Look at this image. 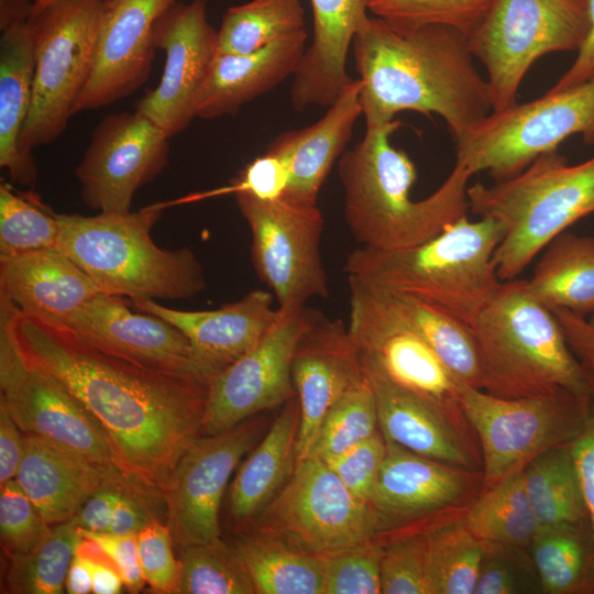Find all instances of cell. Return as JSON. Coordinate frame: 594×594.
<instances>
[{
	"mask_svg": "<svg viewBox=\"0 0 594 594\" xmlns=\"http://www.w3.org/2000/svg\"><path fill=\"white\" fill-rule=\"evenodd\" d=\"M447 514L427 522L431 594H474L484 546L463 519Z\"/></svg>",
	"mask_w": 594,
	"mask_h": 594,
	"instance_id": "obj_37",
	"label": "cell"
},
{
	"mask_svg": "<svg viewBox=\"0 0 594 594\" xmlns=\"http://www.w3.org/2000/svg\"><path fill=\"white\" fill-rule=\"evenodd\" d=\"M65 590L68 594H87L92 592V572L89 560L77 550L67 572Z\"/></svg>",
	"mask_w": 594,
	"mask_h": 594,
	"instance_id": "obj_59",
	"label": "cell"
},
{
	"mask_svg": "<svg viewBox=\"0 0 594 594\" xmlns=\"http://www.w3.org/2000/svg\"><path fill=\"white\" fill-rule=\"evenodd\" d=\"M57 213L33 191L0 185V256L57 248Z\"/></svg>",
	"mask_w": 594,
	"mask_h": 594,
	"instance_id": "obj_42",
	"label": "cell"
},
{
	"mask_svg": "<svg viewBox=\"0 0 594 594\" xmlns=\"http://www.w3.org/2000/svg\"><path fill=\"white\" fill-rule=\"evenodd\" d=\"M231 543L255 594H322L323 557L256 529L239 532Z\"/></svg>",
	"mask_w": 594,
	"mask_h": 594,
	"instance_id": "obj_34",
	"label": "cell"
},
{
	"mask_svg": "<svg viewBox=\"0 0 594 594\" xmlns=\"http://www.w3.org/2000/svg\"><path fill=\"white\" fill-rule=\"evenodd\" d=\"M587 323L594 330V311H593V316H592L590 322H587Z\"/></svg>",
	"mask_w": 594,
	"mask_h": 594,
	"instance_id": "obj_61",
	"label": "cell"
},
{
	"mask_svg": "<svg viewBox=\"0 0 594 594\" xmlns=\"http://www.w3.org/2000/svg\"><path fill=\"white\" fill-rule=\"evenodd\" d=\"M100 293L57 248L0 256V299L23 314L58 320Z\"/></svg>",
	"mask_w": 594,
	"mask_h": 594,
	"instance_id": "obj_28",
	"label": "cell"
},
{
	"mask_svg": "<svg viewBox=\"0 0 594 594\" xmlns=\"http://www.w3.org/2000/svg\"><path fill=\"white\" fill-rule=\"evenodd\" d=\"M378 430L375 397L365 376L328 411L308 457L326 462L371 438Z\"/></svg>",
	"mask_w": 594,
	"mask_h": 594,
	"instance_id": "obj_43",
	"label": "cell"
},
{
	"mask_svg": "<svg viewBox=\"0 0 594 594\" xmlns=\"http://www.w3.org/2000/svg\"><path fill=\"white\" fill-rule=\"evenodd\" d=\"M463 519L482 542L529 548L541 525L530 505L522 473L517 472L482 493Z\"/></svg>",
	"mask_w": 594,
	"mask_h": 594,
	"instance_id": "obj_38",
	"label": "cell"
},
{
	"mask_svg": "<svg viewBox=\"0 0 594 594\" xmlns=\"http://www.w3.org/2000/svg\"><path fill=\"white\" fill-rule=\"evenodd\" d=\"M54 1H56V0H32L31 12H36V11L47 7L48 4H51Z\"/></svg>",
	"mask_w": 594,
	"mask_h": 594,
	"instance_id": "obj_60",
	"label": "cell"
},
{
	"mask_svg": "<svg viewBox=\"0 0 594 594\" xmlns=\"http://www.w3.org/2000/svg\"><path fill=\"white\" fill-rule=\"evenodd\" d=\"M146 490L152 488L134 481L125 485L116 504L109 532L116 535L138 534L148 522L157 519L148 509L146 499L143 497Z\"/></svg>",
	"mask_w": 594,
	"mask_h": 594,
	"instance_id": "obj_56",
	"label": "cell"
},
{
	"mask_svg": "<svg viewBox=\"0 0 594 594\" xmlns=\"http://www.w3.org/2000/svg\"><path fill=\"white\" fill-rule=\"evenodd\" d=\"M352 51L366 128L391 123L402 111L436 113L455 143L492 112L487 80L457 29L430 25L400 34L367 15Z\"/></svg>",
	"mask_w": 594,
	"mask_h": 594,
	"instance_id": "obj_2",
	"label": "cell"
},
{
	"mask_svg": "<svg viewBox=\"0 0 594 594\" xmlns=\"http://www.w3.org/2000/svg\"><path fill=\"white\" fill-rule=\"evenodd\" d=\"M81 536L96 541L120 572L130 593H139L146 584L139 554L136 534L116 535L79 529Z\"/></svg>",
	"mask_w": 594,
	"mask_h": 594,
	"instance_id": "obj_53",
	"label": "cell"
},
{
	"mask_svg": "<svg viewBox=\"0 0 594 594\" xmlns=\"http://www.w3.org/2000/svg\"><path fill=\"white\" fill-rule=\"evenodd\" d=\"M145 314L164 319L189 340L199 360L217 376L251 351L278 317L268 292L255 289L215 310L169 308L153 299H130Z\"/></svg>",
	"mask_w": 594,
	"mask_h": 594,
	"instance_id": "obj_25",
	"label": "cell"
},
{
	"mask_svg": "<svg viewBox=\"0 0 594 594\" xmlns=\"http://www.w3.org/2000/svg\"><path fill=\"white\" fill-rule=\"evenodd\" d=\"M314 35L294 74L290 89L296 111L329 107L352 78L346 57L355 33L367 16L366 0H310Z\"/></svg>",
	"mask_w": 594,
	"mask_h": 594,
	"instance_id": "obj_29",
	"label": "cell"
},
{
	"mask_svg": "<svg viewBox=\"0 0 594 594\" xmlns=\"http://www.w3.org/2000/svg\"><path fill=\"white\" fill-rule=\"evenodd\" d=\"M383 543L382 594H431L428 569L427 522L377 535Z\"/></svg>",
	"mask_w": 594,
	"mask_h": 594,
	"instance_id": "obj_45",
	"label": "cell"
},
{
	"mask_svg": "<svg viewBox=\"0 0 594 594\" xmlns=\"http://www.w3.org/2000/svg\"><path fill=\"white\" fill-rule=\"evenodd\" d=\"M253 416L212 435H201L177 462L162 492L167 524L180 549L220 537L219 514L229 480L265 433Z\"/></svg>",
	"mask_w": 594,
	"mask_h": 594,
	"instance_id": "obj_15",
	"label": "cell"
},
{
	"mask_svg": "<svg viewBox=\"0 0 594 594\" xmlns=\"http://www.w3.org/2000/svg\"><path fill=\"white\" fill-rule=\"evenodd\" d=\"M288 184V173L284 163L275 155L265 152L249 163L230 185L188 197L186 201L198 200L222 194L245 193L263 200L280 198Z\"/></svg>",
	"mask_w": 594,
	"mask_h": 594,
	"instance_id": "obj_52",
	"label": "cell"
},
{
	"mask_svg": "<svg viewBox=\"0 0 594 594\" xmlns=\"http://www.w3.org/2000/svg\"><path fill=\"white\" fill-rule=\"evenodd\" d=\"M142 572L151 591L176 594L179 562L173 552V536L168 524L154 519L136 534Z\"/></svg>",
	"mask_w": 594,
	"mask_h": 594,
	"instance_id": "obj_50",
	"label": "cell"
},
{
	"mask_svg": "<svg viewBox=\"0 0 594 594\" xmlns=\"http://www.w3.org/2000/svg\"><path fill=\"white\" fill-rule=\"evenodd\" d=\"M575 526H541L528 548L542 593L565 594L581 587L586 557Z\"/></svg>",
	"mask_w": 594,
	"mask_h": 594,
	"instance_id": "obj_46",
	"label": "cell"
},
{
	"mask_svg": "<svg viewBox=\"0 0 594 594\" xmlns=\"http://www.w3.org/2000/svg\"><path fill=\"white\" fill-rule=\"evenodd\" d=\"M25 450V433L0 400V485L15 479Z\"/></svg>",
	"mask_w": 594,
	"mask_h": 594,
	"instance_id": "obj_57",
	"label": "cell"
},
{
	"mask_svg": "<svg viewBox=\"0 0 594 594\" xmlns=\"http://www.w3.org/2000/svg\"><path fill=\"white\" fill-rule=\"evenodd\" d=\"M468 199L472 213L503 226L493 261L499 279L513 280L556 237L594 212V157L571 165L550 151L512 178L469 186Z\"/></svg>",
	"mask_w": 594,
	"mask_h": 594,
	"instance_id": "obj_7",
	"label": "cell"
},
{
	"mask_svg": "<svg viewBox=\"0 0 594 594\" xmlns=\"http://www.w3.org/2000/svg\"><path fill=\"white\" fill-rule=\"evenodd\" d=\"M0 392V400L24 433L35 435L105 469L119 471L101 426L58 378L24 358L2 318Z\"/></svg>",
	"mask_w": 594,
	"mask_h": 594,
	"instance_id": "obj_14",
	"label": "cell"
},
{
	"mask_svg": "<svg viewBox=\"0 0 594 594\" xmlns=\"http://www.w3.org/2000/svg\"><path fill=\"white\" fill-rule=\"evenodd\" d=\"M592 393L594 394V389H592ZM569 447L580 477L587 515L594 530V399L580 431L569 442Z\"/></svg>",
	"mask_w": 594,
	"mask_h": 594,
	"instance_id": "obj_55",
	"label": "cell"
},
{
	"mask_svg": "<svg viewBox=\"0 0 594 594\" xmlns=\"http://www.w3.org/2000/svg\"><path fill=\"white\" fill-rule=\"evenodd\" d=\"M167 204L96 216L57 213V249L102 293L129 299H189L206 289L202 266L191 249L160 248L151 230Z\"/></svg>",
	"mask_w": 594,
	"mask_h": 594,
	"instance_id": "obj_5",
	"label": "cell"
},
{
	"mask_svg": "<svg viewBox=\"0 0 594 594\" xmlns=\"http://www.w3.org/2000/svg\"><path fill=\"white\" fill-rule=\"evenodd\" d=\"M382 557L377 536L324 556L322 594H381Z\"/></svg>",
	"mask_w": 594,
	"mask_h": 594,
	"instance_id": "obj_47",
	"label": "cell"
},
{
	"mask_svg": "<svg viewBox=\"0 0 594 594\" xmlns=\"http://www.w3.org/2000/svg\"><path fill=\"white\" fill-rule=\"evenodd\" d=\"M366 286L429 345L459 380L475 388H483V361L472 327L414 296Z\"/></svg>",
	"mask_w": 594,
	"mask_h": 594,
	"instance_id": "obj_35",
	"label": "cell"
},
{
	"mask_svg": "<svg viewBox=\"0 0 594 594\" xmlns=\"http://www.w3.org/2000/svg\"><path fill=\"white\" fill-rule=\"evenodd\" d=\"M176 594H255L232 543L220 537L179 549Z\"/></svg>",
	"mask_w": 594,
	"mask_h": 594,
	"instance_id": "obj_41",
	"label": "cell"
},
{
	"mask_svg": "<svg viewBox=\"0 0 594 594\" xmlns=\"http://www.w3.org/2000/svg\"><path fill=\"white\" fill-rule=\"evenodd\" d=\"M0 318L24 358L58 378L101 426L121 474L162 493L201 436L210 384L138 364L1 299Z\"/></svg>",
	"mask_w": 594,
	"mask_h": 594,
	"instance_id": "obj_1",
	"label": "cell"
},
{
	"mask_svg": "<svg viewBox=\"0 0 594 594\" xmlns=\"http://www.w3.org/2000/svg\"><path fill=\"white\" fill-rule=\"evenodd\" d=\"M316 311H284L260 342L209 385L201 435L227 430L296 396L292 359L296 342Z\"/></svg>",
	"mask_w": 594,
	"mask_h": 594,
	"instance_id": "obj_17",
	"label": "cell"
},
{
	"mask_svg": "<svg viewBox=\"0 0 594 594\" xmlns=\"http://www.w3.org/2000/svg\"><path fill=\"white\" fill-rule=\"evenodd\" d=\"M34 45L29 19L1 29L0 40V166L13 183L33 187L37 168L20 147L33 88Z\"/></svg>",
	"mask_w": 594,
	"mask_h": 594,
	"instance_id": "obj_32",
	"label": "cell"
},
{
	"mask_svg": "<svg viewBox=\"0 0 594 594\" xmlns=\"http://www.w3.org/2000/svg\"><path fill=\"white\" fill-rule=\"evenodd\" d=\"M348 279V329L360 354L399 386L463 414L459 394L464 382L380 296L361 280Z\"/></svg>",
	"mask_w": 594,
	"mask_h": 594,
	"instance_id": "obj_18",
	"label": "cell"
},
{
	"mask_svg": "<svg viewBox=\"0 0 594 594\" xmlns=\"http://www.w3.org/2000/svg\"><path fill=\"white\" fill-rule=\"evenodd\" d=\"M300 408L297 395L237 469L229 493V514L239 534L249 529L287 483L297 460Z\"/></svg>",
	"mask_w": 594,
	"mask_h": 594,
	"instance_id": "obj_31",
	"label": "cell"
},
{
	"mask_svg": "<svg viewBox=\"0 0 594 594\" xmlns=\"http://www.w3.org/2000/svg\"><path fill=\"white\" fill-rule=\"evenodd\" d=\"M386 453L378 430L371 438L324 463L359 499L370 503Z\"/></svg>",
	"mask_w": 594,
	"mask_h": 594,
	"instance_id": "obj_51",
	"label": "cell"
},
{
	"mask_svg": "<svg viewBox=\"0 0 594 594\" xmlns=\"http://www.w3.org/2000/svg\"><path fill=\"white\" fill-rule=\"evenodd\" d=\"M402 125L394 120L366 128L362 140L338 161L344 190V220L361 246L403 250L422 244L468 215L472 174L460 163L428 197L414 200L415 164L391 143Z\"/></svg>",
	"mask_w": 594,
	"mask_h": 594,
	"instance_id": "obj_3",
	"label": "cell"
},
{
	"mask_svg": "<svg viewBox=\"0 0 594 594\" xmlns=\"http://www.w3.org/2000/svg\"><path fill=\"white\" fill-rule=\"evenodd\" d=\"M361 361L375 397L378 429L386 441L455 468L476 471L477 458L465 433L463 414L399 386L363 355Z\"/></svg>",
	"mask_w": 594,
	"mask_h": 594,
	"instance_id": "obj_24",
	"label": "cell"
},
{
	"mask_svg": "<svg viewBox=\"0 0 594 594\" xmlns=\"http://www.w3.org/2000/svg\"><path fill=\"white\" fill-rule=\"evenodd\" d=\"M586 3L590 22L587 36L572 65L550 90L568 89L594 78V0H586Z\"/></svg>",
	"mask_w": 594,
	"mask_h": 594,
	"instance_id": "obj_58",
	"label": "cell"
},
{
	"mask_svg": "<svg viewBox=\"0 0 594 594\" xmlns=\"http://www.w3.org/2000/svg\"><path fill=\"white\" fill-rule=\"evenodd\" d=\"M51 528L15 479L0 485L1 549L8 560L34 550Z\"/></svg>",
	"mask_w": 594,
	"mask_h": 594,
	"instance_id": "obj_49",
	"label": "cell"
},
{
	"mask_svg": "<svg viewBox=\"0 0 594 594\" xmlns=\"http://www.w3.org/2000/svg\"><path fill=\"white\" fill-rule=\"evenodd\" d=\"M526 289L548 309L594 311V238L562 232L546 248Z\"/></svg>",
	"mask_w": 594,
	"mask_h": 594,
	"instance_id": "obj_33",
	"label": "cell"
},
{
	"mask_svg": "<svg viewBox=\"0 0 594 594\" xmlns=\"http://www.w3.org/2000/svg\"><path fill=\"white\" fill-rule=\"evenodd\" d=\"M251 231L254 270L277 301L292 311L312 297L327 298V274L320 254L324 219L317 205L284 197L263 200L245 193L234 195Z\"/></svg>",
	"mask_w": 594,
	"mask_h": 594,
	"instance_id": "obj_13",
	"label": "cell"
},
{
	"mask_svg": "<svg viewBox=\"0 0 594 594\" xmlns=\"http://www.w3.org/2000/svg\"><path fill=\"white\" fill-rule=\"evenodd\" d=\"M180 0H103L88 80L73 113L110 106L148 78L158 20Z\"/></svg>",
	"mask_w": 594,
	"mask_h": 594,
	"instance_id": "obj_21",
	"label": "cell"
},
{
	"mask_svg": "<svg viewBox=\"0 0 594 594\" xmlns=\"http://www.w3.org/2000/svg\"><path fill=\"white\" fill-rule=\"evenodd\" d=\"M105 469L35 435L25 433L16 482L50 526L73 519L111 476Z\"/></svg>",
	"mask_w": 594,
	"mask_h": 594,
	"instance_id": "obj_30",
	"label": "cell"
},
{
	"mask_svg": "<svg viewBox=\"0 0 594 594\" xmlns=\"http://www.w3.org/2000/svg\"><path fill=\"white\" fill-rule=\"evenodd\" d=\"M576 134L594 145V78L492 111L455 142V162L472 176L485 172L505 180Z\"/></svg>",
	"mask_w": 594,
	"mask_h": 594,
	"instance_id": "obj_10",
	"label": "cell"
},
{
	"mask_svg": "<svg viewBox=\"0 0 594 594\" xmlns=\"http://www.w3.org/2000/svg\"><path fill=\"white\" fill-rule=\"evenodd\" d=\"M103 0H56L31 12L34 45L31 108L20 147L32 151L53 143L74 116L75 102L92 66Z\"/></svg>",
	"mask_w": 594,
	"mask_h": 594,
	"instance_id": "obj_8",
	"label": "cell"
},
{
	"mask_svg": "<svg viewBox=\"0 0 594 594\" xmlns=\"http://www.w3.org/2000/svg\"><path fill=\"white\" fill-rule=\"evenodd\" d=\"M365 377L359 349L341 319L316 312L299 336L292 378L299 402L297 460L306 459L331 407Z\"/></svg>",
	"mask_w": 594,
	"mask_h": 594,
	"instance_id": "obj_23",
	"label": "cell"
},
{
	"mask_svg": "<svg viewBox=\"0 0 594 594\" xmlns=\"http://www.w3.org/2000/svg\"><path fill=\"white\" fill-rule=\"evenodd\" d=\"M479 484L482 485V474L475 471L386 441L370 504L384 532L461 510Z\"/></svg>",
	"mask_w": 594,
	"mask_h": 594,
	"instance_id": "obj_22",
	"label": "cell"
},
{
	"mask_svg": "<svg viewBox=\"0 0 594 594\" xmlns=\"http://www.w3.org/2000/svg\"><path fill=\"white\" fill-rule=\"evenodd\" d=\"M154 44L165 52L158 85L135 105L173 138L196 118V106L217 54L218 31L208 19L207 0L178 1L157 22Z\"/></svg>",
	"mask_w": 594,
	"mask_h": 594,
	"instance_id": "obj_19",
	"label": "cell"
},
{
	"mask_svg": "<svg viewBox=\"0 0 594 594\" xmlns=\"http://www.w3.org/2000/svg\"><path fill=\"white\" fill-rule=\"evenodd\" d=\"M360 92V79H351L318 121L286 131L268 144L266 152L278 157L288 173L282 197L317 205L321 186L336 161L345 152L354 124L362 116Z\"/></svg>",
	"mask_w": 594,
	"mask_h": 594,
	"instance_id": "obj_26",
	"label": "cell"
},
{
	"mask_svg": "<svg viewBox=\"0 0 594 594\" xmlns=\"http://www.w3.org/2000/svg\"><path fill=\"white\" fill-rule=\"evenodd\" d=\"M249 529L324 557L376 537L382 526L370 503L355 497L323 461L307 457Z\"/></svg>",
	"mask_w": 594,
	"mask_h": 594,
	"instance_id": "obj_12",
	"label": "cell"
},
{
	"mask_svg": "<svg viewBox=\"0 0 594 594\" xmlns=\"http://www.w3.org/2000/svg\"><path fill=\"white\" fill-rule=\"evenodd\" d=\"M299 0H251L230 7L218 30V54H249L305 28Z\"/></svg>",
	"mask_w": 594,
	"mask_h": 594,
	"instance_id": "obj_39",
	"label": "cell"
},
{
	"mask_svg": "<svg viewBox=\"0 0 594 594\" xmlns=\"http://www.w3.org/2000/svg\"><path fill=\"white\" fill-rule=\"evenodd\" d=\"M169 140L138 110L106 116L75 170L81 201L99 212L131 211L135 193L166 167Z\"/></svg>",
	"mask_w": 594,
	"mask_h": 594,
	"instance_id": "obj_16",
	"label": "cell"
},
{
	"mask_svg": "<svg viewBox=\"0 0 594 594\" xmlns=\"http://www.w3.org/2000/svg\"><path fill=\"white\" fill-rule=\"evenodd\" d=\"M493 0H366L367 12L400 34L443 25L466 36Z\"/></svg>",
	"mask_w": 594,
	"mask_h": 594,
	"instance_id": "obj_44",
	"label": "cell"
},
{
	"mask_svg": "<svg viewBox=\"0 0 594 594\" xmlns=\"http://www.w3.org/2000/svg\"><path fill=\"white\" fill-rule=\"evenodd\" d=\"M484 552L474 594L542 592L528 548L483 542Z\"/></svg>",
	"mask_w": 594,
	"mask_h": 594,
	"instance_id": "obj_48",
	"label": "cell"
},
{
	"mask_svg": "<svg viewBox=\"0 0 594 594\" xmlns=\"http://www.w3.org/2000/svg\"><path fill=\"white\" fill-rule=\"evenodd\" d=\"M80 539L74 519L52 526L47 537L34 550L9 560L1 592L64 593L67 572Z\"/></svg>",
	"mask_w": 594,
	"mask_h": 594,
	"instance_id": "obj_40",
	"label": "cell"
},
{
	"mask_svg": "<svg viewBox=\"0 0 594 594\" xmlns=\"http://www.w3.org/2000/svg\"><path fill=\"white\" fill-rule=\"evenodd\" d=\"M472 329L483 361V391L506 398L568 393L588 400L593 387L559 319L529 294L525 280L502 282Z\"/></svg>",
	"mask_w": 594,
	"mask_h": 594,
	"instance_id": "obj_6",
	"label": "cell"
},
{
	"mask_svg": "<svg viewBox=\"0 0 594 594\" xmlns=\"http://www.w3.org/2000/svg\"><path fill=\"white\" fill-rule=\"evenodd\" d=\"M503 235L498 221L465 216L409 249L360 246L348 253L343 270L348 277L419 298L473 328L502 284L493 256Z\"/></svg>",
	"mask_w": 594,
	"mask_h": 594,
	"instance_id": "obj_4",
	"label": "cell"
},
{
	"mask_svg": "<svg viewBox=\"0 0 594 594\" xmlns=\"http://www.w3.org/2000/svg\"><path fill=\"white\" fill-rule=\"evenodd\" d=\"M521 473L526 494L541 526L578 525L587 514L569 443L544 451Z\"/></svg>",
	"mask_w": 594,
	"mask_h": 594,
	"instance_id": "obj_36",
	"label": "cell"
},
{
	"mask_svg": "<svg viewBox=\"0 0 594 594\" xmlns=\"http://www.w3.org/2000/svg\"><path fill=\"white\" fill-rule=\"evenodd\" d=\"M587 403L571 394L506 398L462 383L459 404L482 451V491L522 471L580 431Z\"/></svg>",
	"mask_w": 594,
	"mask_h": 594,
	"instance_id": "obj_11",
	"label": "cell"
},
{
	"mask_svg": "<svg viewBox=\"0 0 594 594\" xmlns=\"http://www.w3.org/2000/svg\"><path fill=\"white\" fill-rule=\"evenodd\" d=\"M588 28L586 0H493L466 36L486 69L492 111L518 102L522 78L538 58L579 51Z\"/></svg>",
	"mask_w": 594,
	"mask_h": 594,
	"instance_id": "obj_9",
	"label": "cell"
},
{
	"mask_svg": "<svg viewBox=\"0 0 594 594\" xmlns=\"http://www.w3.org/2000/svg\"><path fill=\"white\" fill-rule=\"evenodd\" d=\"M306 29L249 54H216L201 88L196 118L234 116L248 102L294 76L306 51Z\"/></svg>",
	"mask_w": 594,
	"mask_h": 594,
	"instance_id": "obj_27",
	"label": "cell"
},
{
	"mask_svg": "<svg viewBox=\"0 0 594 594\" xmlns=\"http://www.w3.org/2000/svg\"><path fill=\"white\" fill-rule=\"evenodd\" d=\"M132 481L122 474H116L102 484L73 518L78 528L91 532H109L118 498L125 485Z\"/></svg>",
	"mask_w": 594,
	"mask_h": 594,
	"instance_id": "obj_54",
	"label": "cell"
},
{
	"mask_svg": "<svg viewBox=\"0 0 594 594\" xmlns=\"http://www.w3.org/2000/svg\"><path fill=\"white\" fill-rule=\"evenodd\" d=\"M130 306L129 298L100 293L73 314L55 321L138 364L212 382L215 374L199 360L179 329L156 316L133 312Z\"/></svg>",
	"mask_w": 594,
	"mask_h": 594,
	"instance_id": "obj_20",
	"label": "cell"
}]
</instances>
